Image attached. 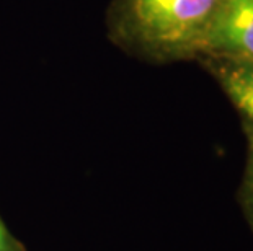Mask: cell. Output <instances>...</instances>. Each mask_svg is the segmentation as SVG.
<instances>
[{"label": "cell", "mask_w": 253, "mask_h": 251, "mask_svg": "<svg viewBox=\"0 0 253 251\" xmlns=\"http://www.w3.org/2000/svg\"><path fill=\"white\" fill-rule=\"evenodd\" d=\"M222 0H111L108 38L118 49L155 66L196 61Z\"/></svg>", "instance_id": "cell-1"}, {"label": "cell", "mask_w": 253, "mask_h": 251, "mask_svg": "<svg viewBox=\"0 0 253 251\" xmlns=\"http://www.w3.org/2000/svg\"><path fill=\"white\" fill-rule=\"evenodd\" d=\"M201 56L253 62V0L220 2L204 39Z\"/></svg>", "instance_id": "cell-2"}, {"label": "cell", "mask_w": 253, "mask_h": 251, "mask_svg": "<svg viewBox=\"0 0 253 251\" xmlns=\"http://www.w3.org/2000/svg\"><path fill=\"white\" fill-rule=\"evenodd\" d=\"M196 62L219 83L240 117L247 139H253V62L201 56Z\"/></svg>", "instance_id": "cell-3"}, {"label": "cell", "mask_w": 253, "mask_h": 251, "mask_svg": "<svg viewBox=\"0 0 253 251\" xmlns=\"http://www.w3.org/2000/svg\"><path fill=\"white\" fill-rule=\"evenodd\" d=\"M237 202L244 214L247 225L253 232V139H247V157L240 186L237 189Z\"/></svg>", "instance_id": "cell-4"}, {"label": "cell", "mask_w": 253, "mask_h": 251, "mask_svg": "<svg viewBox=\"0 0 253 251\" xmlns=\"http://www.w3.org/2000/svg\"><path fill=\"white\" fill-rule=\"evenodd\" d=\"M0 251H17L15 250V242L7 232V228L0 220Z\"/></svg>", "instance_id": "cell-5"}]
</instances>
